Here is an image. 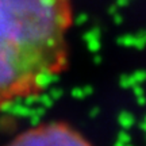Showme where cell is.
I'll return each mask as SVG.
<instances>
[{
  "label": "cell",
  "mask_w": 146,
  "mask_h": 146,
  "mask_svg": "<svg viewBox=\"0 0 146 146\" xmlns=\"http://www.w3.org/2000/svg\"><path fill=\"white\" fill-rule=\"evenodd\" d=\"M72 0H0V108L35 98L68 66Z\"/></svg>",
  "instance_id": "cell-1"
},
{
  "label": "cell",
  "mask_w": 146,
  "mask_h": 146,
  "mask_svg": "<svg viewBox=\"0 0 146 146\" xmlns=\"http://www.w3.org/2000/svg\"><path fill=\"white\" fill-rule=\"evenodd\" d=\"M4 146H92V143L64 122H46L23 130Z\"/></svg>",
  "instance_id": "cell-2"
}]
</instances>
